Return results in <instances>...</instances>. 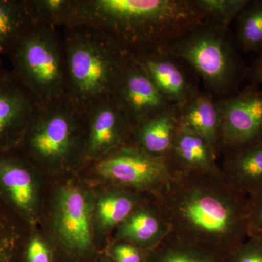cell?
Returning <instances> with one entry per match:
<instances>
[{
	"mask_svg": "<svg viewBox=\"0 0 262 262\" xmlns=\"http://www.w3.org/2000/svg\"><path fill=\"white\" fill-rule=\"evenodd\" d=\"M169 235L230 258L248 238V198L217 173L172 177L156 198Z\"/></svg>",
	"mask_w": 262,
	"mask_h": 262,
	"instance_id": "cell-1",
	"label": "cell"
},
{
	"mask_svg": "<svg viewBox=\"0 0 262 262\" xmlns=\"http://www.w3.org/2000/svg\"><path fill=\"white\" fill-rule=\"evenodd\" d=\"M202 20L194 0H77L71 24L94 26L138 57L163 51Z\"/></svg>",
	"mask_w": 262,
	"mask_h": 262,
	"instance_id": "cell-2",
	"label": "cell"
},
{
	"mask_svg": "<svg viewBox=\"0 0 262 262\" xmlns=\"http://www.w3.org/2000/svg\"><path fill=\"white\" fill-rule=\"evenodd\" d=\"M60 29L67 94L85 108L111 97L132 56L91 24H70Z\"/></svg>",
	"mask_w": 262,
	"mask_h": 262,
	"instance_id": "cell-3",
	"label": "cell"
},
{
	"mask_svg": "<svg viewBox=\"0 0 262 262\" xmlns=\"http://www.w3.org/2000/svg\"><path fill=\"white\" fill-rule=\"evenodd\" d=\"M163 51L187 62L216 101L238 93L246 80L247 67L229 28L202 20Z\"/></svg>",
	"mask_w": 262,
	"mask_h": 262,
	"instance_id": "cell-4",
	"label": "cell"
},
{
	"mask_svg": "<svg viewBox=\"0 0 262 262\" xmlns=\"http://www.w3.org/2000/svg\"><path fill=\"white\" fill-rule=\"evenodd\" d=\"M86 108L66 94L40 108L18 149L31 160L66 164L84 155Z\"/></svg>",
	"mask_w": 262,
	"mask_h": 262,
	"instance_id": "cell-5",
	"label": "cell"
},
{
	"mask_svg": "<svg viewBox=\"0 0 262 262\" xmlns=\"http://www.w3.org/2000/svg\"><path fill=\"white\" fill-rule=\"evenodd\" d=\"M12 70L41 104L67 94L61 29L35 24L8 54Z\"/></svg>",
	"mask_w": 262,
	"mask_h": 262,
	"instance_id": "cell-6",
	"label": "cell"
},
{
	"mask_svg": "<svg viewBox=\"0 0 262 262\" xmlns=\"http://www.w3.org/2000/svg\"><path fill=\"white\" fill-rule=\"evenodd\" d=\"M95 170L115 187L155 198L166 190L172 179L165 158L148 154L130 142L97 160Z\"/></svg>",
	"mask_w": 262,
	"mask_h": 262,
	"instance_id": "cell-7",
	"label": "cell"
},
{
	"mask_svg": "<svg viewBox=\"0 0 262 262\" xmlns=\"http://www.w3.org/2000/svg\"><path fill=\"white\" fill-rule=\"evenodd\" d=\"M217 103L221 115V155L262 142V89L249 84Z\"/></svg>",
	"mask_w": 262,
	"mask_h": 262,
	"instance_id": "cell-8",
	"label": "cell"
},
{
	"mask_svg": "<svg viewBox=\"0 0 262 262\" xmlns=\"http://www.w3.org/2000/svg\"><path fill=\"white\" fill-rule=\"evenodd\" d=\"M41 106L13 70H0V152L18 149Z\"/></svg>",
	"mask_w": 262,
	"mask_h": 262,
	"instance_id": "cell-9",
	"label": "cell"
},
{
	"mask_svg": "<svg viewBox=\"0 0 262 262\" xmlns=\"http://www.w3.org/2000/svg\"><path fill=\"white\" fill-rule=\"evenodd\" d=\"M111 98L132 130L172 105L162 96L145 70L133 56Z\"/></svg>",
	"mask_w": 262,
	"mask_h": 262,
	"instance_id": "cell-10",
	"label": "cell"
},
{
	"mask_svg": "<svg viewBox=\"0 0 262 262\" xmlns=\"http://www.w3.org/2000/svg\"><path fill=\"white\" fill-rule=\"evenodd\" d=\"M91 211L87 195L79 188L67 186L60 191L54 227L62 246L73 257H84L92 248Z\"/></svg>",
	"mask_w": 262,
	"mask_h": 262,
	"instance_id": "cell-11",
	"label": "cell"
},
{
	"mask_svg": "<svg viewBox=\"0 0 262 262\" xmlns=\"http://www.w3.org/2000/svg\"><path fill=\"white\" fill-rule=\"evenodd\" d=\"M132 129L113 98L99 100L86 107L84 156L100 160L130 142Z\"/></svg>",
	"mask_w": 262,
	"mask_h": 262,
	"instance_id": "cell-12",
	"label": "cell"
},
{
	"mask_svg": "<svg viewBox=\"0 0 262 262\" xmlns=\"http://www.w3.org/2000/svg\"><path fill=\"white\" fill-rule=\"evenodd\" d=\"M30 161L18 148L0 152V201L28 221L35 213L37 199Z\"/></svg>",
	"mask_w": 262,
	"mask_h": 262,
	"instance_id": "cell-13",
	"label": "cell"
},
{
	"mask_svg": "<svg viewBox=\"0 0 262 262\" xmlns=\"http://www.w3.org/2000/svg\"><path fill=\"white\" fill-rule=\"evenodd\" d=\"M169 103L182 106L199 89V77L182 58L165 51L134 57Z\"/></svg>",
	"mask_w": 262,
	"mask_h": 262,
	"instance_id": "cell-14",
	"label": "cell"
},
{
	"mask_svg": "<svg viewBox=\"0 0 262 262\" xmlns=\"http://www.w3.org/2000/svg\"><path fill=\"white\" fill-rule=\"evenodd\" d=\"M218 158L204 139L180 124L165 160L173 177L220 172Z\"/></svg>",
	"mask_w": 262,
	"mask_h": 262,
	"instance_id": "cell-15",
	"label": "cell"
},
{
	"mask_svg": "<svg viewBox=\"0 0 262 262\" xmlns=\"http://www.w3.org/2000/svg\"><path fill=\"white\" fill-rule=\"evenodd\" d=\"M170 226L156 198L143 202L117 227L119 242L151 251L166 238Z\"/></svg>",
	"mask_w": 262,
	"mask_h": 262,
	"instance_id": "cell-16",
	"label": "cell"
},
{
	"mask_svg": "<svg viewBox=\"0 0 262 262\" xmlns=\"http://www.w3.org/2000/svg\"><path fill=\"white\" fill-rule=\"evenodd\" d=\"M224 177L248 198L262 193V142L222 153Z\"/></svg>",
	"mask_w": 262,
	"mask_h": 262,
	"instance_id": "cell-17",
	"label": "cell"
},
{
	"mask_svg": "<svg viewBox=\"0 0 262 262\" xmlns=\"http://www.w3.org/2000/svg\"><path fill=\"white\" fill-rule=\"evenodd\" d=\"M180 126V110L171 105L135 127L130 143L158 158L168 156Z\"/></svg>",
	"mask_w": 262,
	"mask_h": 262,
	"instance_id": "cell-18",
	"label": "cell"
},
{
	"mask_svg": "<svg viewBox=\"0 0 262 262\" xmlns=\"http://www.w3.org/2000/svg\"><path fill=\"white\" fill-rule=\"evenodd\" d=\"M180 124L208 142L216 156H221V115L216 100L199 91L182 106Z\"/></svg>",
	"mask_w": 262,
	"mask_h": 262,
	"instance_id": "cell-19",
	"label": "cell"
},
{
	"mask_svg": "<svg viewBox=\"0 0 262 262\" xmlns=\"http://www.w3.org/2000/svg\"><path fill=\"white\" fill-rule=\"evenodd\" d=\"M35 24L29 0H0V56H8Z\"/></svg>",
	"mask_w": 262,
	"mask_h": 262,
	"instance_id": "cell-20",
	"label": "cell"
},
{
	"mask_svg": "<svg viewBox=\"0 0 262 262\" xmlns=\"http://www.w3.org/2000/svg\"><path fill=\"white\" fill-rule=\"evenodd\" d=\"M141 193L115 187L101 196L96 206L99 225L104 230L118 227L143 202Z\"/></svg>",
	"mask_w": 262,
	"mask_h": 262,
	"instance_id": "cell-21",
	"label": "cell"
},
{
	"mask_svg": "<svg viewBox=\"0 0 262 262\" xmlns=\"http://www.w3.org/2000/svg\"><path fill=\"white\" fill-rule=\"evenodd\" d=\"M146 262H230V258L187 244L168 234L158 247L149 251Z\"/></svg>",
	"mask_w": 262,
	"mask_h": 262,
	"instance_id": "cell-22",
	"label": "cell"
},
{
	"mask_svg": "<svg viewBox=\"0 0 262 262\" xmlns=\"http://www.w3.org/2000/svg\"><path fill=\"white\" fill-rule=\"evenodd\" d=\"M239 50L262 53V0H249L237 18L234 34Z\"/></svg>",
	"mask_w": 262,
	"mask_h": 262,
	"instance_id": "cell-23",
	"label": "cell"
},
{
	"mask_svg": "<svg viewBox=\"0 0 262 262\" xmlns=\"http://www.w3.org/2000/svg\"><path fill=\"white\" fill-rule=\"evenodd\" d=\"M36 24L61 28L72 22L77 0H29Z\"/></svg>",
	"mask_w": 262,
	"mask_h": 262,
	"instance_id": "cell-24",
	"label": "cell"
},
{
	"mask_svg": "<svg viewBox=\"0 0 262 262\" xmlns=\"http://www.w3.org/2000/svg\"><path fill=\"white\" fill-rule=\"evenodd\" d=\"M203 20L221 27L229 28L249 0H194Z\"/></svg>",
	"mask_w": 262,
	"mask_h": 262,
	"instance_id": "cell-25",
	"label": "cell"
},
{
	"mask_svg": "<svg viewBox=\"0 0 262 262\" xmlns=\"http://www.w3.org/2000/svg\"><path fill=\"white\" fill-rule=\"evenodd\" d=\"M11 211L0 201V262H13L18 254L21 233Z\"/></svg>",
	"mask_w": 262,
	"mask_h": 262,
	"instance_id": "cell-26",
	"label": "cell"
},
{
	"mask_svg": "<svg viewBox=\"0 0 262 262\" xmlns=\"http://www.w3.org/2000/svg\"><path fill=\"white\" fill-rule=\"evenodd\" d=\"M230 262H262V241L248 237L236 248Z\"/></svg>",
	"mask_w": 262,
	"mask_h": 262,
	"instance_id": "cell-27",
	"label": "cell"
},
{
	"mask_svg": "<svg viewBox=\"0 0 262 262\" xmlns=\"http://www.w3.org/2000/svg\"><path fill=\"white\" fill-rule=\"evenodd\" d=\"M110 253L115 262H146L149 251L129 243L119 242L113 246Z\"/></svg>",
	"mask_w": 262,
	"mask_h": 262,
	"instance_id": "cell-28",
	"label": "cell"
},
{
	"mask_svg": "<svg viewBox=\"0 0 262 262\" xmlns=\"http://www.w3.org/2000/svg\"><path fill=\"white\" fill-rule=\"evenodd\" d=\"M248 237L262 241V193L248 198Z\"/></svg>",
	"mask_w": 262,
	"mask_h": 262,
	"instance_id": "cell-29",
	"label": "cell"
},
{
	"mask_svg": "<svg viewBox=\"0 0 262 262\" xmlns=\"http://www.w3.org/2000/svg\"><path fill=\"white\" fill-rule=\"evenodd\" d=\"M26 262H51V255L46 244L38 237H33L27 244Z\"/></svg>",
	"mask_w": 262,
	"mask_h": 262,
	"instance_id": "cell-30",
	"label": "cell"
},
{
	"mask_svg": "<svg viewBox=\"0 0 262 262\" xmlns=\"http://www.w3.org/2000/svg\"><path fill=\"white\" fill-rule=\"evenodd\" d=\"M246 79L252 85L259 87L262 84V53L256 57L251 66L247 67Z\"/></svg>",
	"mask_w": 262,
	"mask_h": 262,
	"instance_id": "cell-31",
	"label": "cell"
},
{
	"mask_svg": "<svg viewBox=\"0 0 262 262\" xmlns=\"http://www.w3.org/2000/svg\"><path fill=\"white\" fill-rule=\"evenodd\" d=\"M3 68V60H2V57L0 56V70Z\"/></svg>",
	"mask_w": 262,
	"mask_h": 262,
	"instance_id": "cell-32",
	"label": "cell"
}]
</instances>
